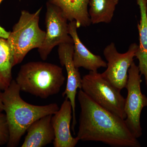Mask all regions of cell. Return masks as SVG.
<instances>
[{"label": "cell", "mask_w": 147, "mask_h": 147, "mask_svg": "<svg viewBox=\"0 0 147 147\" xmlns=\"http://www.w3.org/2000/svg\"><path fill=\"white\" fill-rule=\"evenodd\" d=\"M72 120V106L70 100L65 98L60 108L52 115L51 123L54 129L55 147H74L79 140L72 137L70 123Z\"/></svg>", "instance_id": "10"}, {"label": "cell", "mask_w": 147, "mask_h": 147, "mask_svg": "<svg viewBox=\"0 0 147 147\" xmlns=\"http://www.w3.org/2000/svg\"><path fill=\"white\" fill-rule=\"evenodd\" d=\"M77 97L81 108L76 136L79 141L102 142L113 147L141 146L125 120L98 104L82 89Z\"/></svg>", "instance_id": "1"}, {"label": "cell", "mask_w": 147, "mask_h": 147, "mask_svg": "<svg viewBox=\"0 0 147 147\" xmlns=\"http://www.w3.org/2000/svg\"><path fill=\"white\" fill-rule=\"evenodd\" d=\"M119 2V0H89L88 13L91 24L110 23Z\"/></svg>", "instance_id": "16"}, {"label": "cell", "mask_w": 147, "mask_h": 147, "mask_svg": "<svg viewBox=\"0 0 147 147\" xmlns=\"http://www.w3.org/2000/svg\"><path fill=\"white\" fill-rule=\"evenodd\" d=\"M13 50L7 39L0 38V90H4L12 81L14 66Z\"/></svg>", "instance_id": "15"}, {"label": "cell", "mask_w": 147, "mask_h": 147, "mask_svg": "<svg viewBox=\"0 0 147 147\" xmlns=\"http://www.w3.org/2000/svg\"><path fill=\"white\" fill-rule=\"evenodd\" d=\"M76 21L68 24L69 34L74 42L73 61L76 68L83 67L90 71H96L100 67H107V62L99 55H94L86 47L79 38Z\"/></svg>", "instance_id": "11"}, {"label": "cell", "mask_w": 147, "mask_h": 147, "mask_svg": "<svg viewBox=\"0 0 147 147\" xmlns=\"http://www.w3.org/2000/svg\"><path fill=\"white\" fill-rule=\"evenodd\" d=\"M74 42L65 43L59 45L58 53L62 66L65 67L67 73L66 88L63 93L71 102L72 109V129L74 131L76 124V96L78 89L82 88V78L73 61Z\"/></svg>", "instance_id": "9"}, {"label": "cell", "mask_w": 147, "mask_h": 147, "mask_svg": "<svg viewBox=\"0 0 147 147\" xmlns=\"http://www.w3.org/2000/svg\"><path fill=\"white\" fill-rule=\"evenodd\" d=\"M53 115L42 117L29 126L21 147H42L54 142L55 134L51 123Z\"/></svg>", "instance_id": "12"}, {"label": "cell", "mask_w": 147, "mask_h": 147, "mask_svg": "<svg viewBox=\"0 0 147 147\" xmlns=\"http://www.w3.org/2000/svg\"><path fill=\"white\" fill-rule=\"evenodd\" d=\"M140 12V19L137 25L139 33V45L135 54L139 61V71L144 76L147 88V0H137Z\"/></svg>", "instance_id": "14"}, {"label": "cell", "mask_w": 147, "mask_h": 147, "mask_svg": "<svg viewBox=\"0 0 147 147\" xmlns=\"http://www.w3.org/2000/svg\"><path fill=\"white\" fill-rule=\"evenodd\" d=\"M82 90L102 108L125 119V98L116 88L97 71H90L82 78Z\"/></svg>", "instance_id": "5"}, {"label": "cell", "mask_w": 147, "mask_h": 147, "mask_svg": "<svg viewBox=\"0 0 147 147\" xmlns=\"http://www.w3.org/2000/svg\"><path fill=\"white\" fill-rule=\"evenodd\" d=\"M139 67L134 61L128 70V79L126 87L127 96L125 98V119L127 126L132 134L138 139L142 135L141 126V113L143 108L147 107V97L141 90L142 80Z\"/></svg>", "instance_id": "6"}, {"label": "cell", "mask_w": 147, "mask_h": 147, "mask_svg": "<svg viewBox=\"0 0 147 147\" xmlns=\"http://www.w3.org/2000/svg\"><path fill=\"white\" fill-rule=\"evenodd\" d=\"M46 7L45 39L38 49L40 56L43 61L47 59L55 46L62 43L73 42L72 38L69 34L68 20L61 9L48 1Z\"/></svg>", "instance_id": "7"}, {"label": "cell", "mask_w": 147, "mask_h": 147, "mask_svg": "<svg viewBox=\"0 0 147 147\" xmlns=\"http://www.w3.org/2000/svg\"><path fill=\"white\" fill-rule=\"evenodd\" d=\"M63 70L54 64L30 62L21 66L15 81L21 91L45 99L59 92L65 81Z\"/></svg>", "instance_id": "3"}, {"label": "cell", "mask_w": 147, "mask_h": 147, "mask_svg": "<svg viewBox=\"0 0 147 147\" xmlns=\"http://www.w3.org/2000/svg\"><path fill=\"white\" fill-rule=\"evenodd\" d=\"M137 43L131 44L126 53L118 52L115 45L111 42L103 50L107 61V69L101 74L102 76L121 91L126 87L128 70L138 49Z\"/></svg>", "instance_id": "8"}, {"label": "cell", "mask_w": 147, "mask_h": 147, "mask_svg": "<svg viewBox=\"0 0 147 147\" xmlns=\"http://www.w3.org/2000/svg\"><path fill=\"white\" fill-rule=\"evenodd\" d=\"M4 111L3 104L2 100L1 92H0V113H2Z\"/></svg>", "instance_id": "19"}, {"label": "cell", "mask_w": 147, "mask_h": 147, "mask_svg": "<svg viewBox=\"0 0 147 147\" xmlns=\"http://www.w3.org/2000/svg\"><path fill=\"white\" fill-rule=\"evenodd\" d=\"M3 0H0V4ZM10 32H7L6 30L0 26V38L7 39L9 35L10 34Z\"/></svg>", "instance_id": "18"}, {"label": "cell", "mask_w": 147, "mask_h": 147, "mask_svg": "<svg viewBox=\"0 0 147 147\" xmlns=\"http://www.w3.org/2000/svg\"><path fill=\"white\" fill-rule=\"evenodd\" d=\"M61 9L69 22L75 21L78 28L91 24L88 9L89 0H48Z\"/></svg>", "instance_id": "13"}, {"label": "cell", "mask_w": 147, "mask_h": 147, "mask_svg": "<svg viewBox=\"0 0 147 147\" xmlns=\"http://www.w3.org/2000/svg\"><path fill=\"white\" fill-rule=\"evenodd\" d=\"M20 87L12 80L7 88L1 92L4 111L8 123V147H17L29 126L42 117L54 115L59 109L56 103L45 105H32L22 99Z\"/></svg>", "instance_id": "2"}, {"label": "cell", "mask_w": 147, "mask_h": 147, "mask_svg": "<svg viewBox=\"0 0 147 147\" xmlns=\"http://www.w3.org/2000/svg\"><path fill=\"white\" fill-rule=\"evenodd\" d=\"M9 139V130L5 114L0 113V146L7 144Z\"/></svg>", "instance_id": "17"}, {"label": "cell", "mask_w": 147, "mask_h": 147, "mask_svg": "<svg viewBox=\"0 0 147 147\" xmlns=\"http://www.w3.org/2000/svg\"><path fill=\"white\" fill-rule=\"evenodd\" d=\"M42 7L31 13L22 10L19 20L13 26L7 40L13 50L14 65L21 63L31 50L40 47L45 32L40 28V15Z\"/></svg>", "instance_id": "4"}]
</instances>
